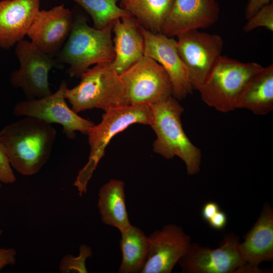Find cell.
I'll use <instances>...</instances> for the list:
<instances>
[{
	"instance_id": "1",
	"label": "cell",
	"mask_w": 273,
	"mask_h": 273,
	"mask_svg": "<svg viewBox=\"0 0 273 273\" xmlns=\"http://www.w3.org/2000/svg\"><path fill=\"white\" fill-rule=\"evenodd\" d=\"M56 135L52 124L25 116L0 131V146L13 168L22 175L31 176L48 161Z\"/></svg>"
},
{
	"instance_id": "2",
	"label": "cell",
	"mask_w": 273,
	"mask_h": 273,
	"mask_svg": "<svg viewBox=\"0 0 273 273\" xmlns=\"http://www.w3.org/2000/svg\"><path fill=\"white\" fill-rule=\"evenodd\" d=\"M113 23L98 29L90 26L83 15L74 18L70 34L55 57L60 64L69 66L67 72L71 77H80L93 65L113 61Z\"/></svg>"
},
{
	"instance_id": "3",
	"label": "cell",
	"mask_w": 273,
	"mask_h": 273,
	"mask_svg": "<svg viewBox=\"0 0 273 273\" xmlns=\"http://www.w3.org/2000/svg\"><path fill=\"white\" fill-rule=\"evenodd\" d=\"M151 106L153 115L151 126L156 135L153 151L167 159L176 156L184 162L188 174L198 173L202 153L184 130L180 119L184 108L172 96Z\"/></svg>"
},
{
	"instance_id": "4",
	"label": "cell",
	"mask_w": 273,
	"mask_h": 273,
	"mask_svg": "<svg viewBox=\"0 0 273 273\" xmlns=\"http://www.w3.org/2000/svg\"><path fill=\"white\" fill-rule=\"evenodd\" d=\"M80 77V82L64 93L75 113L94 108L105 112L129 105L125 84L112 62L96 64Z\"/></svg>"
},
{
	"instance_id": "5",
	"label": "cell",
	"mask_w": 273,
	"mask_h": 273,
	"mask_svg": "<svg viewBox=\"0 0 273 273\" xmlns=\"http://www.w3.org/2000/svg\"><path fill=\"white\" fill-rule=\"evenodd\" d=\"M153 120L152 109L148 104L128 105L105 112L100 123L91 127L87 134L90 146L88 162L79 171L73 184L80 196L86 193L88 182L111 139L133 124L151 126Z\"/></svg>"
},
{
	"instance_id": "6",
	"label": "cell",
	"mask_w": 273,
	"mask_h": 273,
	"mask_svg": "<svg viewBox=\"0 0 273 273\" xmlns=\"http://www.w3.org/2000/svg\"><path fill=\"white\" fill-rule=\"evenodd\" d=\"M262 67L256 62H242L221 55L197 90L209 107L222 113L233 111L244 83Z\"/></svg>"
},
{
	"instance_id": "7",
	"label": "cell",
	"mask_w": 273,
	"mask_h": 273,
	"mask_svg": "<svg viewBox=\"0 0 273 273\" xmlns=\"http://www.w3.org/2000/svg\"><path fill=\"white\" fill-rule=\"evenodd\" d=\"M15 53L19 62V68L11 73V85L21 89L27 100L41 98L52 94L49 73L52 69L61 66L55 57L24 39L15 45Z\"/></svg>"
},
{
	"instance_id": "8",
	"label": "cell",
	"mask_w": 273,
	"mask_h": 273,
	"mask_svg": "<svg viewBox=\"0 0 273 273\" xmlns=\"http://www.w3.org/2000/svg\"><path fill=\"white\" fill-rule=\"evenodd\" d=\"M67 88V84L63 80L56 92L49 96L18 102L13 108V113L17 117L31 116L50 124H60L63 133L70 140L75 138L77 131L87 135L95 124L80 117L68 107L64 97Z\"/></svg>"
},
{
	"instance_id": "9",
	"label": "cell",
	"mask_w": 273,
	"mask_h": 273,
	"mask_svg": "<svg viewBox=\"0 0 273 273\" xmlns=\"http://www.w3.org/2000/svg\"><path fill=\"white\" fill-rule=\"evenodd\" d=\"M129 105L164 102L172 96V84L163 67L144 56L120 74Z\"/></svg>"
},
{
	"instance_id": "10",
	"label": "cell",
	"mask_w": 273,
	"mask_h": 273,
	"mask_svg": "<svg viewBox=\"0 0 273 273\" xmlns=\"http://www.w3.org/2000/svg\"><path fill=\"white\" fill-rule=\"evenodd\" d=\"M177 47L192 88L202 85L215 62L221 55L224 41L217 34L194 29L177 36Z\"/></svg>"
},
{
	"instance_id": "11",
	"label": "cell",
	"mask_w": 273,
	"mask_h": 273,
	"mask_svg": "<svg viewBox=\"0 0 273 273\" xmlns=\"http://www.w3.org/2000/svg\"><path fill=\"white\" fill-rule=\"evenodd\" d=\"M239 243L238 237L233 233L226 235L220 247L214 249L191 243L178 263L185 273H240L245 263Z\"/></svg>"
},
{
	"instance_id": "12",
	"label": "cell",
	"mask_w": 273,
	"mask_h": 273,
	"mask_svg": "<svg viewBox=\"0 0 273 273\" xmlns=\"http://www.w3.org/2000/svg\"><path fill=\"white\" fill-rule=\"evenodd\" d=\"M144 39V56L160 64L168 74L172 88V96L185 99L193 90L186 67L178 52L176 40L161 33H154L141 25Z\"/></svg>"
},
{
	"instance_id": "13",
	"label": "cell",
	"mask_w": 273,
	"mask_h": 273,
	"mask_svg": "<svg viewBox=\"0 0 273 273\" xmlns=\"http://www.w3.org/2000/svg\"><path fill=\"white\" fill-rule=\"evenodd\" d=\"M149 252L141 273H170L191 244L181 228L168 224L149 236Z\"/></svg>"
},
{
	"instance_id": "14",
	"label": "cell",
	"mask_w": 273,
	"mask_h": 273,
	"mask_svg": "<svg viewBox=\"0 0 273 273\" xmlns=\"http://www.w3.org/2000/svg\"><path fill=\"white\" fill-rule=\"evenodd\" d=\"M73 20L71 11L64 4L39 10L27 35L40 50L55 57L70 34Z\"/></svg>"
},
{
	"instance_id": "15",
	"label": "cell",
	"mask_w": 273,
	"mask_h": 273,
	"mask_svg": "<svg viewBox=\"0 0 273 273\" xmlns=\"http://www.w3.org/2000/svg\"><path fill=\"white\" fill-rule=\"evenodd\" d=\"M219 13L215 0H174L161 33L173 37L190 30L208 27L217 21Z\"/></svg>"
},
{
	"instance_id": "16",
	"label": "cell",
	"mask_w": 273,
	"mask_h": 273,
	"mask_svg": "<svg viewBox=\"0 0 273 273\" xmlns=\"http://www.w3.org/2000/svg\"><path fill=\"white\" fill-rule=\"evenodd\" d=\"M239 249L245 261L241 272L259 273V264L273 259V210L266 204Z\"/></svg>"
},
{
	"instance_id": "17",
	"label": "cell",
	"mask_w": 273,
	"mask_h": 273,
	"mask_svg": "<svg viewBox=\"0 0 273 273\" xmlns=\"http://www.w3.org/2000/svg\"><path fill=\"white\" fill-rule=\"evenodd\" d=\"M39 8V0L0 1L1 48L9 50L24 39Z\"/></svg>"
},
{
	"instance_id": "18",
	"label": "cell",
	"mask_w": 273,
	"mask_h": 273,
	"mask_svg": "<svg viewBox=\"0 0 273 273\" xmlns=\"http://www.w3.org/2000/svg\"><path fill=\"white\" fill-rule=\"evenodd\" d=\"M115 58L113 67L120 75L144 56V39L141 25L132 15L113 21Z\"/></svg>"
},
{
	"instance_id": "19",
	"label": "cell",
	"mask_w": 273,
	"mask_h": 273,
	"mask_svg": "<svg viewBox=\"0 0 273 273\" xmlns=\"http://www.w3.org/2000/svg\"><path fill=\"white\" fill-rule=\"evenodd\" d=\"M235 109H246L264 115L273 110V64L262 67L250 76L240 90Z\"/></svg>"
},
{
	"instance_id": "20",
	"label": "cell",
	"mask_w": 273,
	"mask_h": 273,
	"mask_svg": "<svg viewBox=\"0 0 273 273\" xmlns=\"http://www.w3.org/2000/svg\"><path fill=\"white\" fill-rule=\"evenodd\" d=\"M124 189L123 181L110 180L100 188L97 203L102 222L117 228L120 233L132 225L126 210Z\"/></svg>"
},
{
	"instance_id": "21",
	"label": "cell",
	"mask_w": 273,
	"mask_h": 273,
	"mask_svg": "<svg viewBox=\"0 0 273 273\" xmlns=\"http://www.w3.org/2000/svg\"><path fill=\"white\" fill-rule=\"evenodd\" d=\"M120 233L122 260L118 272L141 273L149 252L148 237L140 228L133 225Z\"/></svg>"
},
{
	"instance_id": "22",
	"label": "cell",
	"mask_w": 273,
	"mask_h": 273,
	"mask_svg": "<svg viewBox=\"0 0 273 273\" xmlns=\"http://www.w3.org/2000/svg\"><path fill=\"white\" fill-rule=\"evenodd\" d=\"M121 8L134 17L141 26L161 33L174 0H120Z\"/></svg>"
},
{
	"instance_id": "23",
	"label": "cell",
	"mask_w": 273,
	"mask_h": 273,
	"mask_svg": "<svg viewBox=\"0 0 273 273\" xmlns=\"http://www.w3.org/2000/svg\"><path fill=\"white\" fill-rule=\"evenodd\" d=\"M81 6L92 18L94 27L102 29L114 20L130 15L117 5L119 0H72Z\"/></svg>"
},
{
	"instance_id": "24",
	"label": "cell",
	"mask_w": 273,
	"mask_h": 273,
	"mask_svg": "<svg viewBox=\"0 0 273 273\" xmlns=\"http://www.w3.org/2000/svg\"><path fill=\"white\" fill-rule=\"evenodd\" d=\"M92 254L91 247L83 244L79 247L78 256L66 254L62 257L59 263V270L62 273H87L88 271L85 262Z\"/></svg>"
},
{
	"instance_id": "25",
	"label": "cell",
	"mask_w": 273,
	"mask_h": 273,
	"mask_svg": "<svg viewBox=\"0 0 273 273\" xmlns=\"http://www.w3.org/2000/svg\"><path fill=\"white\" fill-rule=\"evenodd\" d=\"M263 27L273 31V3L270 2L258 10L247 20L243 30L247 33L258 27Z\"/></svg>"
},
{
	"instance_id": "26",
	"label": "cell",
	"mask_w": 273,
	"mask_h": 273,
	"mask_svg": "<svg viewBox=\"0 0 273 273\" xmlns=\"http://www.w3.org/2000/svg\"><path fill=\"white\" fill-rule=\"evenodd\" d=\"M16 176L9 160L0 146V183L11 184L15 182Z\"/></svg>"
},
{
	"instance_id": "27",
	"label": "cell",
	"mask_w": 273,
	"mask_h": 273,
	"mask_svg": "<svg viewBox=\"0 0 273 273\" xmlns=\"http://www.w3.org/2000/svg\"><path fill=\"white\" fill-rule=\"evenodd\" d=\"M16 262V251L13 248H0V271L6 266L13 265Z\"/></svg>"
},
{
	"instance_id": "28",
	"label": "cell",
	"mask_w": 273,
	"mask_h": 273,
	"mask_svg": "<svg viewBox=\"0 0 273 273\" xmlns=\"http://www.w3.org/2000/svg\"><path fill=\"white\" fill-rule=\"evenodd\" d=\"M271 2L272 0H249L245 11L246 19H249L262 7Z\"/></svg>"
},
{
	"instance_id": "29",
	"label": "cell",
	"mask_w": 273,
	"mask_h": 273,
	"mask_svg": "<svg viewBox=\"0 0 273 273\" xmlns=\"http://www.w3.org/2000/svg\"><path fill=\"white\" fill-rule=\"evenodd\" d=\"M227 222L226 214L223 211L219 210L207 222L213 229L221 230L225 227Z\"/></svg>"
},
{
	"instance_id": "30",
	"label": "cell",
	"mask_w": 273,
	"mask_h": 273,
	"mask_svg": "<svg viewBox=\"0 0 273 273\" xmlns=\"http://www.w3.org/2000/svg\"><path fill=\"white\" fill-rule=\"evenodd\" d=\"M219 205L215 202L209 201L206 203L201 210L202 218L208 222L210 219L219 210Z\"/></svg>"
},
{
	"instance_id": "31",
	"label": "cell",
	"mask_w": 273,
	"mask_h": 273,
	"mask_svg": "<svg viewBox=\"0 0 273 273\" xmlns=\"http://www.w3.org/2000/svg\"><path fill=\"white\" fill-rule=\"evenodd\" d=\"M2 233H3V231L1 229H0V238L2 235Z\"/></svg>"
},
{
	"instance_id": "32",
	"label": "cell",
	"mask_w": 273,
	"mask_h": 273,
	"mask_svg": "<svg viewBox=\"0 0 273 273\" xmlns=\"http://www.w3.org/2000/svg\"><path fill=\"white\" fill-rule=\"evenodd\" d=\"M1 186H1V183H0V188H1Z\"/></svg>"
}]
</instances>
